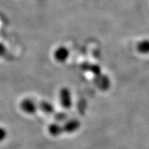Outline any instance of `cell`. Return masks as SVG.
Masks as SVG:
<instances>
[{
	"label": "cell",
	"mask_w": 149,
	"mask_h": 149,
	"mask_svg": "<svg viewBox=\"0 0 149 149\" xmlns=\"http://www.w3.org/2000/svg\"><path fill=\"white\" fill-rule=\"evenodd\" d=\"M138 49L142 53H148L149 52V41L145 40L142 41L139 44Z\"/></svg>",
	"instance_id": "1"
}]
</instances>
